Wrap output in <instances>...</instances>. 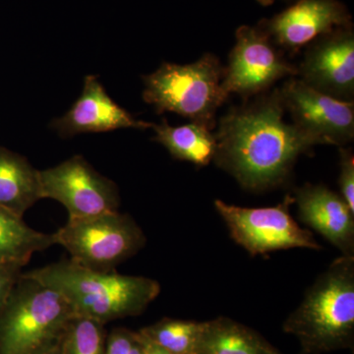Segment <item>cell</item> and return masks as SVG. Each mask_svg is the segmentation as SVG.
Returning <instances> with one entry per match:
<instances>
[{
	"label": "cell",
	"instance_id": "6da1fadb",
	"mask_svg": "<svg viewBox=\"0 0 354 354\" xmlns=\"http://www.w3.org/2000/svg\"><path fill=\"white\" fill-rule=\"evenodd\" d=\"M279 88L230 109L218 122L213 162L242 188L264 192L288 183L298 158L315 142L283 120Z\"/></svg>",
	"mask_w": 354,
	"mask_h": 354
},
{
	"label": "cell",
	"instance_id": "7a4b0ae2",
	"mask_svg": "<svg viewBox=\"0 0 354 354\" xmlns=\"http://www.w3.org/2000/svg\"><path fill=\"white\" fill-rule=\"evenodd\" d=\"M23 276L57 291L76 316L106 324L118 319L138 316L160 295L155 279L113 271H95L72 260L38 268Z\"/></svg>",
	"mask_w": 354,
	"mask_h": 354
},
{
	"label": "cell",
	"instance_id": "3957f363",
	"mask_svg": "<svg viewBox=\"0 0 354 354\" xmlns=\"http://www.w3.org/2000/svg\"><path fill=\"white\" fill-rule=\"evenodd\" d=\"M299 342V354L354 348V257L341 256L316 279L283 322Z\"/></svg>",
	"mask_w": 354,
	"mask_h": 354
},
{
	"label": "cell",
	"instance_id": "277c9868",
	"mask_svg": "<svg viewBox=\"0 0 354 354\" xmlns=\"http://www.w3.org/2000/svg\"><path fill=\"white\" fill-rule=\"evenodd\" d=\"M76 316L57 291L21 274L0 311V354H41Z\"/></svg>",
	"mask_w": 354,
	"mask_h": 354
},
{
	"label": "cell",
	"instance_id": "5b68a950",
	"mask_svg": "<svg viewBox=\"0 0 354 354\" xmlns=\"http://www.w3.org/2000/svg\"><path fill=\"white\" fill-rule=\"evenodd\" d=\"M223 78V65L212 53L190 64L165 62L143 77V99L158 113H176L214 129L216 111L230 97Z\"/></svg>",
	"mask_w": 354,
	"mask_h": 354
},
{
	"label": "cell",
	"instance_id": "8992f818",
	"mask_svg": "<svg viewBox=\"0 0 354 354\" xmlns=\"http://www.w3.org/2000/svg\"><path fill=\"white\" fill-rule=\"evenodd\" d=\"M55 243L70 260L95 270L113 271L146 246L147 237L137 221L120 211L68 220L55 232Z\"/></svg>",
	"mask_w": 354,
	"mask_h": 354
},
{
	"label": "cell",
	"instance_id": "52a82bcc",
	"mask_svg": "<svg viewBox=\"0 0 354 354\" xmlns=\"http://www.w3.org/2000/svg\"><path fill=\"white\" fill-rule=\"evenodd\" d=\"M292 195L274 207L245 208L216 200L215 208L227 227L230 236L252 256L292 248L320 250L322 247L308 230L290 215Z\"/></svg>",
	"mask_w": 354,
	"mask_h": 354
},
{
	"label": "cell",
	"instance_id": "ba28073f",
	"mask_svg": "<svg viewBox=\"0 0 354 354\" xmlns=\"http://www.w3.org/2000/svg\"><path fill=\"white\" fill-rule=\"evenodd\" d=\"M291 77H297V67L286 60L259 26L244 25L236 30L234 48L223 67V87L228 95L250 99Z\"/></svg>",
	"mask_w": 354,
	"mask_h": 354
},
{
	"label": "cell",
	"instance_id": "9c48e42d",
	"mask_svg": "<svg viewBox=\"0 0 354 354\" xmlns=\"http://www.w3.org/2000/svg\"><path fill=\"white\" fill-rule=\"evenodd\" d=\"M41 197L59 202L68 220L88 218L118 211V185L95 171L82 156L39 171Z\"/></svg>",
	"mask_w": 354,
	"mask_h": 354
},
{
	"label": "cell",
	"instance_id": "30bf717a",
	"mask_svg": "<svg viewBox=\"0 0 354 354\" xmlns=\"http://www.w3.org/2000/svg\"><path fill=\"white\" fill-rule=\"evenodd\" d=\"M292 124L316 145L341 148L354 139V102L335 99L291 77L279 88Z\"/></svg>",
	"mask_w": 354,
	"mask_h": 354
},
{
	"label": "cell",
	"instance_id": "8fae6325",
	"mask_svg": "<svg viewBox=\"0 0 354 354\" xmlns=\"http://www.w3.org/2000/svg\"><path fill=\"white\" fill-rule=\"evenodd\" d=\"M259 27L279 50L295 55L321 37L351 28V16L339 0H297Z\"/></svg>",
	"mask_w": 354,
	"mask_h": 354
},
{
	"label": "cell",
	"instance_id": "7c38bea8",
	"mask_svg": "<svg viewBox=\"0 0 354 354\" xmlns=\"http://www.w3.org/2000/svg\"><path fill=\"white\" fill-rule=\"evenodd\" d=\"M297 76L302 82L335 99L353 102L354 34L339 29L310 44Z\"/></svg>",
	"mask_w": 354,
	"mask_h": 354
},
{
	"label": "cell",
	"instance_id": "4fadbf2b",
	"mask_svg": "<svg viewBox=\"0 0 354 354\" xmlns=\"http://www.w3.org/2000/svg\"><path fill=\"white\" fill-rule=\"evenodd\" d=\"M153 123L136 120L109 97L95 76H87L82 94L62 118L51 123L64 138L81 133H100L134 128L149 129Z\"/></svg>",
	"mask_w": 354,
	"mask_h": 354
},
{
	"label": "cell",
	"instance_id": "5bb4252c",
	"mask_svg": "<svg viewBox=\"0 0 354 354\" xmlns=\"http://www.w3.org/2000/svg\"><path fill=\"white\" fill-rule=\"evenodd\" d=\"M298 216L341 251L354 257V213L341 195L323 184H304L295 190Z\"/></svg>",
	"mask_w": 354,
	"mask_h": 354
},
{
	"label": "cell",
	"instance_id": "9a60e30c",
	"mask_svg": "<svg viewBox=\"0 0 354 354\" xmlns=\"http://www.w3.org/2000/svg\"><path fill=\"white\" fill-rule=\"evenodd\" d=\"M41 199L39 171L23 156L0 147V207L24 218Z\"/></svg>",
	"mask_w": 354,
	"mask_h": 354
},
{
	"label": "cell",
	"instance_id": "2e32d148",
	"mask_svg": "<svg viewBox=\"0 0 354 354\" xmlns=\"http://www.w3.org/2000/svg\"><path fill=\"white\" fill-rule=\"evenodd\" d=\"M198 354H281L256 330L227 317L204 322Z\"/></svg>",
	"mask_w": 354,
	"mask_h": 354
},
{
	"label": "cell",
	"instance_id": "e0dca14e",
	"mask_svg": "<svg viewBox=\"0 0 354 354\" xmlns=\"http://www.w3.org/2000/svg\"><path fill=\"white\" fill-rule=\"evenodd\" d=\"M153 140L167 149L172 158L191 162L197 167L211 164L216 152V138L211 128L201 123L190 122L171 127L167 120L153 124Z\"/></svg>",
	"mask_w": 354,
	"mask_h": 354
},
{
	"label": "cell",
	"instance_id": "ac0fdd59",
	"mask_svg": "<svg viewBox=\"0 0 354 354\" xmlns=\"http://www.w3.org/2000/svg\"><path fill=\"white\" fill-rule=\"evenodd\" d=\"M55 234L38 232L23 216L0 207V265L24 268L35 253L55 245Z\"/></svg>",
	"mask_w": 354,
	"mask_h": 354
},
{
	"label": "cell",
	"instance_id": "d6986e66",
	"mask_svg": "<svg viewBox=\"0 0 354 354\" xmlns=\"http://www.w3.org/2000/svg\"><path fill=\"white\" fill-rule=\"evenodd\" d=\"M204 322L165 318L139 330L148 341L174 354H198Z\"/></svg>",
	"mask_w": 354,
	"mask_h": 354
},
{
	"label": "cell",
	"instance_id": "ffe728a7",
	"mask_svg": "<svg viewBox=\"0 0 354 354\" xmlns=\"http://www.w3.org/2000/svg\"><path fill=\"white\" fill-rule=\"evenodd\" d=\"M104 326L92 319L74 316L60 339L62 353L104 354L106 334Z\"/></svg>",
	"mask_w": 354,
	"mask_h": 354
},
{
	"label": "cell",
	"instance_id": "44dd1931",
	"mask_svg": "<svg viewBox=\"0 0 354 354\" xmlns=\"http://www.w3.org/2000/svg\"><path fill=\"white\" fill-rule=\"evenodd\" d=\"M144 339L140 332L116 328L106 335L104 354H143Z\"/></svg>",
	"mask_w": 354,
	"mask_h": 354
},
{
	"label": "cell",
	"instance_id": "7402d4cb",
	"mask_svg": "<svg viewBox=\"0 0 354 354\" xmlns=\"http://www.w3.org/2000/svg\"><path fill=\"white\" fill-rule=\"evenodd\" d=\"M339 191L341 196L354 213V155L351 149L339 148Z\"/></svg>",
	"mask_w": 354,
	"mask_h": 354
},
{
	"label": "cell",
	"instance_id": "603a6c76",
	"mask_svg": "<svg viewBox=\"0 0 354 354\" xmlns=\"http://www.w3.org/2000/svg\"><path fill=\"white\" fill-rule=\"evenodd\" d=\"M23 267L18 265H0V311L14 286L22 274Z\"/></svg>",
	"mask_w": 354,
	"mask_h": 354
},
{
	"label": "cell",
	"instance_id": "cb8c5ba5",
	"mask_svg": "<svg viewBox=\"0 0 354 354\" xmlns=\"http://www.w3.org/2000/svg\"><path fill=\"white\" fill-rule=\"evenodd\" d=\"M140 334H141V333H140ZM142 337H143L144 339L143 354H174L169 353V351H165L164 348H160V346H156L153 342L148 341L143 335H142Z\"/></svg>",
	"mask_w": 354,
	"mask_h": 354
},
{
	"label": "cell",
	"instance_id": "d4e9b609",
	"mask_svg": "<svg viewBox=\"0 0 354 354\" xmlns=\"http://www.w3.org/2000/svg\"><path fill=\"white\" fill-rule=\"evenodd\" d=\"M41 354H62V348H60V341L57 344H55L53 348L48 349V351H44V353Z\"/></svg>",
	"mask_w": 354,
	"mask_h": 354
},
{
	"label": "cell",
	"instance_id": "484cf974",
	"mask_svg": "<svg viewBox=\"0 0 354 354\" xmlns=\"http://www.w3.org/2000/svg\"><path fill=\"white\" fill-rule=\"evenodd\" d=\"M258 2H260L262 6H271V4L274 3L276 0H257Z\"/></svg>",
	"mask_w": 354,
	"mask_h": 354
}]
</instances>
